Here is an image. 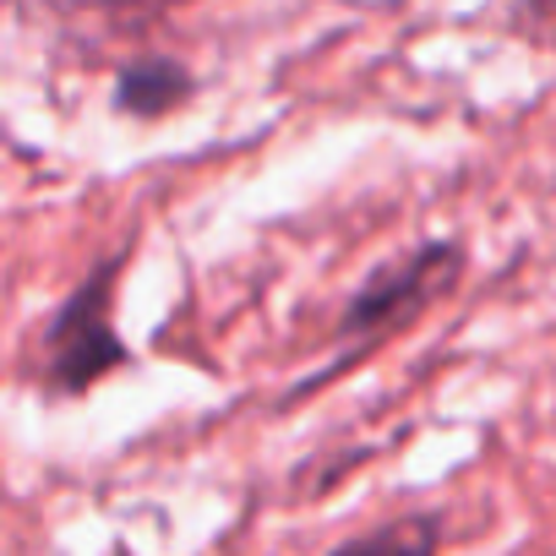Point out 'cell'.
<instances>
[{
    "mask_svg": "<svg viewBox=\"0 0 556 556\" xmlns=\"http://www.w3.org/2000/svg\"><path fill=\"white\" fill-rule=\"evenodd\" d=\"M121 267H126V256H110L50 317L45 344H39V377L50 382V393H83L104 371L126 366V344L115 339V317H110V295H115Z\"/></svg>",
    "mask_w": 556,
    "mask_h": 556,
    "instance_id": "6da1fadb",
    "label": "cell"
},
{
    "mask_svg": "<svg viewBox=\"0 0 556 556\" xmlns=\"http://www.w3.org/2000/svg\"><path fill=\"white\" fill-rule=\"evenodd\" d=\"M458 267H464V251L453 245V240H437V245H420V251H409L404 262H393V267H382L371 285L350 301V312H344V323H339V355H355V350H366L371 339H382L388 328H399V323H409L426 301H437L453 278H458Z\"/></svg>",
    "mask_w": 556,
    "mask_h": 556,
    "instance_id": "7a4b0ae2",
    "label": "cell"
},
{
    "mask_svg": "<svg viewBox=\"0 0 556 556\" xmlns=\"http://www.w3.org/2000/svg\"><path fill=\"white\" fill-rule=\"evenodd\" d=\"M529 7H534L540 17H556V0H529Z\"/></svg>",
    "mask_w": 556,
    "mask_h": 556,
    "instance_id": "277c9868",
    "label": "cell"
},
{
    "mask_svg": "<svg viewBox=\"0 0 556 556\" xmlns=\"http://www.w3.org/2000/svg\"><path fill=\"white\" fill-rule=\"evenodd\" d=\"M191 93V72L180 61H164V55H148V61H131L115 83V104L137 121H159L169 115L180 99Z\"/></svg>",
    "mask_w": 556,
    "mask_h": 556,
    "instance_id": "3957f363",
    "label": "cell"
}]
</instances>
